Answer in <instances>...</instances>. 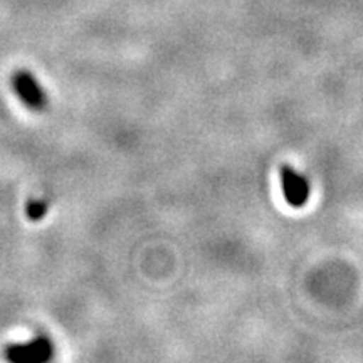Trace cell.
<instances>
[{"instance_id":"6da1fadb","label":"cell","mask_w":363,"mask_h":363,"mask_svg":"<svg viewBox=\"0 0 363 363\" xmlns=\"http://www.w3.org/2000/svg\"><path fill=\"white\" fill-rule=\"evenodd\" d=\"M11 84L16 96L21 99L24 106L29 108L30 111H44L49 104V98L43 84L35 78L30 71L19 69L12 74Z\"/></svg>"},{"instance_id":"7a4b0ae2","label":"cell","mask_w":363,"mask_h":363,"mask_svg":"<svg viewBox=\"0 0 363 363\" xmlns=\"http://www.w3.org/2000/svg\"><path fill=\"white\" fill-rule=\"evenodd\" d=\"M54 357V345L48 337H38L27 343H12L6 348L9 363H49Z\"/></svg>"},{"instance_id":"3957f363","label":"cell","mask_w":363,"mask_h":363,"mask_svg":"<svg viewBox=\"0 0 363 363\" xmlns=\"http://www.w3.org/2000/svg\"><path fill=\"white\" fill-rule=\"evenodd\" d=\"M279 177H281V187H283L286 202H288L291 207L306 206L308 199H310L311 195L310 180L289 165L281 167Z\"/></svg>"},{"instance_id":"277c9868","label":"cell","mask_w":363,"mask_h":363,"mask_svg":"<svg viewBox=\"0 0 363 363\" xmlns=\"http://www.w3.org/2000/svg\"><path fill=\"white\" fill-rule=\"evenodd\" d=\"M48 214V202L43 199H30L26 203V217L33 222L43 220Z\"/></svg>"}]
</instances>
